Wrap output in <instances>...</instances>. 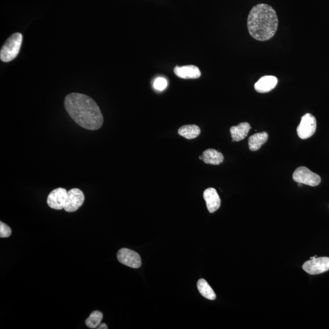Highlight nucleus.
<instances>
[{
  "label": "nucleus",
  "instance_id": "f257e3e1",
  "mask_svg": "<svg viewBox=\"0 0 329 329\" xmlns=\"http://www.w3.org/2000/svg\"><path fill=\"white\" fill-rule=\"evenodd\" d=\"M64 105L70 117L80 127L95 131L101 128L104 118L97 104L92 98L78 93L68 95Z\"/></svg>",
  "mask_w": 329,
  "mask_h": 329
},
{
  "label": "nucleus",
  "instance_id": "f03ea898",
  "mask_svg": "<svg viewBox=\"0 0 329 329\" xmlns=\"http://www.w3.org/2000/svg\"><path fill=\"white\" fill-rule=\"evenodd\" d=\"M278 24L275 10L266 4L261 3L254 6L248 15V31L257 40L266 41L273 38L276 34Z\"/></svg>",
  "mask_w": 329,
  "mask_h": 329
},
{
  "label": "nucleus",
  "instance_id": "7ed1b4c3",
  "mask_svg": "<svg viewBox=\"0 0 329 329\" xmlns=\"http://www.w3.org/2000/svg\"><path fill=\"white\" fill-rule=\"evenodd\" d=\"M23 41V35L15 33L9 37L3 45L0 51V59L4 63H9L14 60L20 52Z\"/></svg>",
  "mask_w": 329,
  "mask_h": 329
},
{
  "label": "nucleus",
  "instance_id": "20e7f679",
  "mask_svg": "<svg viewBox=\"0 0 329 329\" xmlns=\"http://www.w3.org/2000/svg\"><path fill=\"white\" fill-rule=\"evenodd\" d=\"M293 179L297 183L312 187L318 186L321 181L320 176L305 167L296 169L293 173Z\"/></svg>",
  "mask_w": 329,
  "mask_h": 329
},
{
  "label": "nucleus",
  "instance_id": "39448f33",
  "mask_svg": "<svg viewBox=\"0 0 329 329\" xmlns=\"http://www.w3.org/2000/svg\"><path fill=\"white\" fill-rule=\"evenodd\" d=\"M317 130V120L311 114H306L301 118L297 128V133L301 139H307L314 135Z\"/></svg>",
  "mask_w": 329,
  "mask_h": 329
},
{
  "label": "nucleus",
  "instance_id": "423d86ee",
  "mask_svg": "<svg viewBox=\"0 0 329 329\" xmlns=\"http://www.w3.org/2000/svg\"><path fill=\"white\" fill-rule=\"evenodd\" d=\"M302 269L312 275H317L329 270V257H316L307 261L303 264Z\"/></svg>",
  "mask_w": 329,
  "mask_h": 329
},
{
  "label": "nucleus",
  "instance_id": "0eeeda50",
  "mask_svg": "<svg viewBox=\"0 0 329 329\" xmlns=\"http://www.w3.org/2000/svg\"><path fill=\"white\" fill-rule=\"evenodd\" d=\"M117 259L121 264L132 269H139L141 265L140 255L128 248H122L118 251Z\"/></svg>",
  "mask_w": 329,
  "mask_h": 329
},
{
  "label": "nucleus",
  "instance_id": "6e6552de",
  "mask_svg": "<svg viewBox=\"0 0 329 329\" xmlns=\"http://www.w3.org/2000/svg\"><path fill=\"white\" fill-rule=\"evenodd\" d=\"M85 196L79 189H72L68 191L64 210L67 212H74L78 210L85 202Z\"/></svg>",
  "mask_w": 329,
  "mask_h": 329
},
{
  "label": "nucleus",
  "instance_id": "1a4fd4ad",
  "mask_svg": "<svg viewBox=\"0 0 329 329\" xmlns=\"http://www.w3.org/2000/svg\"><path fill=\"white\" fill-rule=\"evenodd\" d=\"M68 191L64 188H57L53 190L48 196V205L51 209L62 210L65 207Z\"/></svg>",
  "mask_w": 329,
  "mask_h": 329
},
{
  "label": "nucleus",
  "instance_id": "9d476101",
  "mask_svg": "<svg viewBox=\"0 0 329 329\" xmlns=\"http://www.w3.org/2000/svg\"><path fill=\"white\" fill-rule=\"evenodd\" d=\"M204 198L206 205L210 213H214L220 208L221 199L218 194L217 190L214 188H209L204 192Z\"/></svg>",
  "mask_w": 329,
  "mask_h": 329
},
{
  "label": "nucleus",
  "instance_id": "9b49d317",
  "mask_svg": "<svg viewBox=\"0 0 329 329\" xmlns=\"http://www.w3.org/2000/svg\"><path fill=\"white\" fill-rule=\"evenodd\" d=\"M278 80L274 76H264L255 84L254 89L257 92L264 93L272 91L276 88Z\"/></svg>",
  "mask_w": 329,
  "mask_h": 329
},
{
  "label": "nucleus",
  "instance_id": "f8f14e48",
  "mask_svg": "<svg viewBox=\"0 0 329 329\" xmlns=\"http://www.w3.org/2000/svg\"><path fill=\"white\" fill-rule=\"evenodd\" d=\"M174 72L182 79H198L201 75L199 68L193 65L176 67Z\"/></svg>",
  "mask_w": 329,
  "mask_h": 329
},
{
  "label": "nucleus",
  "instance_id": "ddd939ff",
  "mask_svg": "<svg viewBox=\"0 0 329 329\" xmlns=\"http://www.w3.org/2000/svg\"><path fill=\"white\" fill-rule=\"evenodd\" d=\"M251 126L248 122H241L237 126L232 127L230 129L232 141H240L247 137L251 130Z\"/></svg>",
  "mask_w": 329,
  "mask_h": 329
},
{
  "label": "nucleus",
  "instance_id": "4468645a",
  "mask_svg": "<svg viewBox=\"0 0 329 329\" xmlns=\"http://www.w3.org/2000/svg\"><path fill=\"white\" fill-rule=\"evenodd\" d=\"M268 139L269 134L266 132H259L251 135L248 140L250 150L252 151L259 150L261 147L266 142Z\"/></svg>",
  "mask_w": 329,
  "mask_h": 329
},
{
  "label": "nucleus",
  "instance_id": "2eb2a0df",
  "mask_svg": "<svg viewBox=\"0 0 329 329\" xmlns=\"http://www.w3.org/2000/svg\"><path fill=\"white\" fill-rule=\"evenodd\" d=\"M202 156V160L205 163L214 164V166H218L224 161L223 155L214 149L205 150L203 153Z\"/></svg>",
  "mask_w": 329,
  "mask_h": 329
},
{
  "label": "nucleus",
  "instance_id": "dca6fc26",
  "mask_svg": "<svg viewBox=\"0 0 329 329\" xmlns=\"http://www.w3.org/2000/svg\"><path fill=\"white\" fill-rule=\"evenodd\" d=\"M201 133V130L195 125H185L179 128L178 134L187 139L191 140L198 137Z\"/></svg>",
  "mask_w": 329,
  "mask_h": 329
},
{
  "label": "nucleus",
  "instance_id": "f3484780",
  "mask_svg": "<svg viewBox=\"0 0 329 329\" xmlns=\"http://www.w3.org/2000/svg\"><path fill=\"white\" fill-rule=\"evenodd\" d=\"M197 286L199 293L205 298L209 300H215L216 299V295L214 290L205 279H199L197 283Z\"/></svg>",
  "mask_w": 329,
  "mask_h": 329
},
{
  "label": "nucleus",
  "instance_id": "a211bd4d",
  "mask_svg": "<svg viewBox=\"0 0 329 329\" xmlns=\"http://www.w3.org/2000/svg\"><path fill=\"white\" fill-rule=\"evenodd\" d=\"M103 315L101 312L94 311L90 315L89 317L86 319L87 326L90 328H97L102 321Z\"/></svg>",
  "mask_w": 329,
  "mask_h": 329
},
{
  "label": "nucleus",
  "instance_id": "6ab92c4d",
  "mask_svg": "<svg viewBox=\"0 0 329 329\" xmlns=\"http://www.w3.org/2000/svg\"><path fill=\"white\" fill-rule=\"evenodd\" d=\"M168 86V82L166 78L164 77H159L155 79L153 87L154 88L158 91H162V90L166 89Z\"/></svg>",
  "mask_w": 329,
  "mask_h": 329
},
{
  "label": "nucleus",
  "instance_id": "aec40b11",
  "mask_svg": "<svg viewBox=\"0 0 329 329\" xmlns=\"http://www.w3.org/2000/svg\"><path fill=\"white\" fill-rule=\"evenodd\" d=\"M12 234L11 229L3 222H0V237L7 238L10 236Z\"/></svg>",
  "mask_w": 329,
  "mask_h": 329
},
{
  "label": "nucleus",
  "instance_id": "412c9836",
  "mask_svg": "<svg viewBox=\"0 0 329 329\" xmlns=\"http://www.w3.org/2000/svg\"><path fill=\"white\" fill-rule=\"evenodd\" d=\"M97 328H98V329H108V327L107 324H106L105 323H101V324H100V325L97 327Z\"/></svg>",
  "mask_w": 329,
  "mask_h": 329
},
{
  "label": "nucleus",
  "instance_id": "4be33fe9",
  "mask_svg": "<svg viewBox=\"0 0 329 329\" xmlns=\"http://www.w3.org/2000/svg\"><path fill=\"white\" fill-rule=\"evenodd\" d=\"M302 183H298V186L299 187H302Z\"/></svg>",
  "mask_w": 329,
  "mask_h": 329
}]
</instances>
